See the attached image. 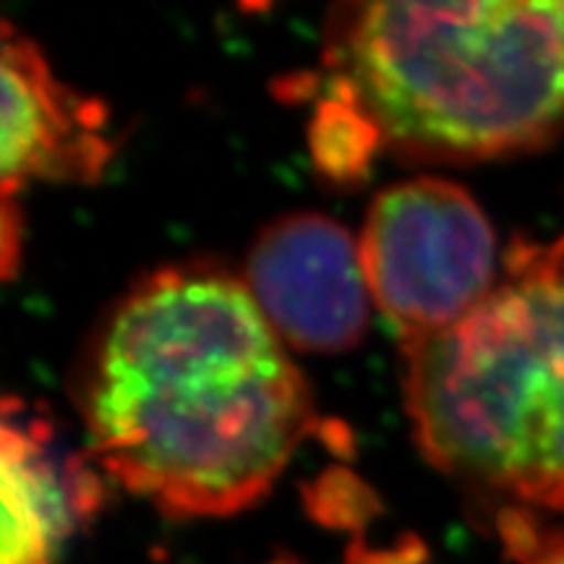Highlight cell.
<instances>
[{
	"label": "cell",
	"mask_w": 564,
	"mask_h": 564,
	"mask_svg": "<svg viewBox=\"0 0 564 564\" xmlns=\"http://www.w3.org/2000/svg\"><path fill=\"white\" fill-rule=\"evenodd\" d=\"M82 413L105 474L171 518L257 505L316 419L246 280L212 264L165 267L118 301L84 364Z\"/></svg>",
	"instance_id": "obj_1"
},
{
	"label": "cell",
	"mask_w": 564,
	"mask_h": 564,
	"mask_svg": "<svg viewBox=\"0 0 564 564\" xmlns=\"http://www.w3.org/2000/svg\"><path fill=\"white\" fill-rule=\"evenodd\" d=\"M329 100L382 147L491 160L564 137V30L554 3H350L327 21Z\"/></svg>",
	"instance_id": "obj_2"
},
{
	"label": "cell",
	"mask_w": 564,
	"mask_h": 564,
	"mask_svg": "<svg viewBox=\"0 0 564 564\" xmlns=\"http://www.w3.org/2000/svg\"><path fill=\"white\" fill-rule=\"evenodd\" d=\"M415 442L444 474L564 514V236H518L489 299L403 345Z\"/></svg>",
	"instance_id": "obj_3"
},
{
	"label": "cell",
	"mask_w": 564,
	"mask_h": 564,
	"mask_svg": "<svg viewBox=\"0 0 564 564\" xmlns=\"http://www.w3.org/2000/svg\"><path fill=\"white\" fill-rule=\"evenodd\" d=\"M373 306L400 348L447 333L497 288L494 228L463 186L421 175L373 196L361 238Z\"/></svg>",
	"instance_id": "obj_4"
},
{
	"label": "cell",
	"mask_w": 564,
	"mask_h": 564,
	"mask_svg": "<svg viewBox=\"0 0 564 564\" xmlns=\"http://www.w3.org/2000/svg\"><path fill=\"white\" fill-rule=\"evenodd\" d=\"M246 285L280 340L299 352H345L369 327L361 249L319 212H293L267 225L249 251Z\"/></svg>",
	"instance_id": "obj_5"
},
{
	"label": "cell",
	"mask_w": 564,
	"mask_h": 564,
	"mask_svg": "<svg viewBox=\"0 0 564 564\" xmlns=\"http://www.w3.org/2000/svg\"><path fill=\"white\" fill-rule=\"evenodd\" d=\"M112 154L100 102L53 76L32 40L6 24L3 40V202L30 181L95 183Z\"/></svg>",
	"instance_id": "obj_6"
},
{
	"label": "cell",
	"mask_w": 564,
	"mask_h": 564,
	"mask_svg": "<svg viewBox=\"0 0 564 564\" xmlns=\"http://www.w3.org/2000/svg\"><path fill=\"white\" fill-rule=\"evenodd\" d=\"M91 484L58 476L42 453L37 423L3 419V562L53 564V552L76 518L95 512Z\"/></svg>",
	"instance_id": "obj_7"
},
{
	"label": "cell",
	"mask_w": 564,
	"mask_h": 564,
	"mask_svg": "<svg viewBox=\"0 0 564 564\" xmlns=\"http://www.w3.org/2000/svg\"><path fill=\"white\" fill-rule=\"evenodd\" d=\"M505 552L518 564H564V528L549 525L528 507H505L497 518Z\"/></svg>",
	"instance_id": "obj_8"
},
{
	"label": "cell",
	"mask_w": 564,
	"mask_h": 564,
	"mask_svg": "<svg viewBox=\"0 0 564 564\" xmlns=\"http://www.w3.org/2000/svg\"><path fill=\"white\" fill-rule=\"evenodd\" d=\"M419 562H421V546H408L394 556L366 554L361 549L350 554V564H419Z\"/></svg>",
	"instance_id": "obj_9"
},
{
	"label": "cell",
	"mask_w": 564,
	"mask_h": 564,
	"mask_svg": "<svg viewBox=\"0 0 564 564\" xmlns=\"http://www.w3.org/2000/svg\"><path fill=\"white\" fill-rule=\"evenodd\" d=\"M554 11H556V17H560V24L564 30V3H554Z\"/></svg>",
	"instance_id": "obj_10"
}]
</instances>
